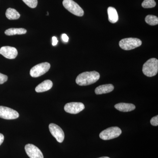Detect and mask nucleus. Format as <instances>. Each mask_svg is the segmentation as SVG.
<instances>
[{
    "mask_svg": "<svg viewBox=\"0 0 158 158\" xmlns=\"http://www.w3.org/2000/svg\"><path fill=\"white\" fill-rule=\"evenodd\" d=\"M99 73L96 71L85 72L80 74L76 82L80 86H87L94 84L100 78Z\"/></svg>",
    "mask_w": 158,
    "mask_h": 158,
    "instance_id": "f257e3e1",
    "label": "nucleus"
},
{
    "mask_svg": "<svg viewBox=\"0 0 158 158\" xmlns=\"http://www.w3.org/2000/svg\"><path fill=\"white\" fill-rule=\"evenodd\" d=\"M142 72L148 77L156 76L158 72V59L155 58L148 59L143 65Z\"/></svg>",
    "mask_w": 158,
    "mask_h": 158,
    "instance_id": "f03ea898",
    "label": "nucleus"
},
{
    "mask_svg": "<svg viewBox=\"0 0 158 158\" xmlns=\"http://www.w3.org/2000/svg\"><path fill=\"white\" fill-rule=\"evenodd\" d=\"M142 44L141 40L137 38H127L122 39L119 42V47L124 50L134 49Z\"/></svg>",
    "mask_w": 158,
    "mask_h": 158,
    "instance_id": "7ed1b4c3",
    "label": "nucleus"
},
{
    "mask_svg": "<svg viewBox=\"0 0 158 158\" xmlns=\"http://www.w3.org/2000/svg\"><path fill=\"white\" fill-rule=\"evenodd\" d=\"M62 4L64 8L73 14L80 17L84 15V10L73 0H64Z\"/></svg>",
    "mask_w": 158,
    "mask_h": 158,
    "instance_id": "20e7f679",
    "label": "nucleus"
},
{
    "mask_svg": "<svg viewBox=\"0 0 158 158\" xmlns=\"http://www.w3.org/2000/svg\"><path fill=\"white\" fill-rule=\"evenodd\" d=\"M121 133V130L119 127H113L103 131L100 134L99 137L102 140H111L117 138L120 135Z\"/></svg>",
    "mask_w": 158,
    "mask_h": 158,
    "instance_id": "39448f33",
    "label": "nucleus"
},
{
    "mask_svg": "<svg viewBox=\"0 0 158 158\" xmlns=\"http://www.w3.org/2000/svg\"><path fill=\"white\" fill-rule=\"evenodd\" d=\"M51 65L48 62L40 63L34 66L30 71V75L33 77H38L48 71Z\"/></svg>",
    "mask_w": 158,
    "mask_h": 158,
    "instance_id": "423d86ee",
    "label": "nucleus"
},
{
    "mask_svg": "<svg viewBox=\"0 0 158 158\" xmlns=\"http://www.w3.org/2000/svg\"><path fill=\"white\" fill-rule=\"evenodd\" d=\"M17 111L11 108L0 106V118L6 119H16L19 117Z\"/></svg>",
    "mask_w": 158,
    "mask_h": 158,
    "instance_id": "0eeeda50",
    "label": "nucleus"
},
{
    "mask_svg": "<svg viewBox=\"0 0 158 158\" xmlns=\"http://www.w3.org/2000/svg\"><path fill=\"white\" fill-rule=\"evenodd\" d=\"M50 131L58 142L62 143L65 138V135L63 130L60 127L54 123H51L49 125Z\"/></svg>",
    "mask_w": 158,
    "mask_h": 158,
    "instance_id": "6e6552de",
    "label": "nucleus"
},
{
    "mask_svg": "<svg viewBox=\"0 0 158 158\" xmlns=\"http://www.w3.org/2000/svg\"><path fill=\"white\" fill-rule=\"evenodd\" d=\"M84 104L81 102H70L65 104L64 110L70 114H77L85 109Z\"/></svg>",
    "mask_w": 158,
    "mask_h": 158,
    "instance_id": "1a4fd4ad",
    "label": "nucleus"
},
{
    "mask_svg": "<svg viewBox=\"0 0 158 158\" xmlns=\"http://www.w3.org/2000/svg\"><path fill=\"white\" fill-rule=\"evenodd\" d=\"M25 149L27 155L30 158H44L41 151L34 144H27L25 147Z\"/></svg>",
    "mask_w": 158,
    "mask_h": 158,
    "instance_id": "9d476101",
    "label": "nucleus"
},
{
    "mask_svg": "<svg viewBox=\"0 0 158 158\" xmlns=\"http://www.w3.org/2000/svg\"><path fill=\"white\" fill-rule=\"evenodd\" d=\"M0 54L8 59H14L17 57L18 51L14 47L4 46L0 49Z\"/></svg>",
    "mask_w": 158,
    "mask_h": 158,
    "instance_id": "9b49d317",
    "label": "nucleus"
},
{
    "mask_svg": "<svg viewBox=\"0 0 158 158\" xmlns=\"http://www.w3.org/2000/svg\"><path fill=\"white\" fill-rule=\"evenodd\" d=\"M52 86L53 83L52 81L49 80H45L37 85L35 88V90L38 93L45 92L50 90Z\"/></svg>",
    "mask_w": 158,
    "mask_h": 158,
    "instance_id": "f8f14e48",
    "label": "nucleus"
},
{
    "mask_svg": "<svg viewBox=\"0 0 158 158\" xmlns=\"http://www.w3.org/2000/svg\"><path fill=\"white\" fill-rule=\"evenodd\" d=\"M115 108L118 111L123 112H128L135 109V106L133 104L119 103L115 105Z\"/></svg>",
    "mask_w": 158,
    "mask_h": 158,
    "instance_id": "ddd939ff",
    "label": "nucleus"
},
{
    "mask_svg": "<svg viewBox=\"0 0 158 158\" xmlns=\"http://www.w3.org/2000/svg\"><path fill=\"white\" fill-rule=\"evenodd\" d=\"M114 86L112 84L100 85L95 89V93L96 94L110 93L114 90Z\"/></svg>",
    "mask_w": 158,
    "mask_h": 158,
    "instance_id": "4468645a",
    "label": "nucleus"
},
{
    "mask_svg": "<svg viewBox=\"0 0 158 158\" xmlns=\"http://www.w3.org/2000/svg\"><path fill=\"white\" fill-rule=\"evenodd\" d=\"M108 19L112 23H115L118 21V16L117 11L115 8L109 7L107 9Z\"/></svg>",
    "mask_w": 158,
    "mask_h": 158,
    "instance_id": "2eb2a0df",
    "label": "nucleus"
},
{
    "mask_svg": "<svg viewBox=\"0 0 158 158\" xmlns=\"http://www.w3.org/2000/svg\"><path fill=\"white\" fill-rule=\"evenodd\" d=\"M6 15L9 19L15 20L19 18L20 15L15 9L9 8L6 10Z\"/></svg>",
    "mask_w": 158,
    "mask_h": 158,
    "instance_id": "dca6fc26",
    "label": "nucleus"
},
{
    "mask_svg": "<svg viewBox=\"0 0 158 158\" xmlns=\"http://www.w3.org/2000/svg\"><path fill=\"white\" fill-rule=\"evenodd\" d=\"M27 31L26 29L23 28H10L6 30L5 33L8 36H12V35H21V34H25L27 33Z\"/></svg>",
    "mask_w": 158,
    "mask_h": 158,
    "instance_id": "f3484780",
    "label": "nucleus"
},
{
    "mask_svg": "<svg viewBox=\"0 0 158 158\" xmlns=\"http://www.w3.org/2000/svg\"><path fill=\"white\" fill-rule=\"evenodd\" d=\"M145 21L150 25H156L158 24V18L153 15H148L145 17Z\"/></svg>",
    "mask_w": 158,
    "mask_h": 158,
    "instance_id": "a211bd4d",
    "label": "nucleus"
},
{
    "mask_svg": "<svg viewBox=\"0 0 158 158\" xmlns=\"http://www.w3.org/2000/svg\"><path fill=\"white\" fill-rule=\"evenodd\" d=\"M141 6L144 8L148 9L155 7L156 3L154 0H144L142 2Z\"/></svg>",
    "mask_w": 158,
    "mask_h": 158,
    "instance_id": "6ab92c4d",
    "label": "nucleus"
},
{
    "mask_svg": "<svg viewBox=\"0 0 158 158\" xmlns=\"http://www.w3.org/2000/svg\"><path fill=\"white\" fill-rule=\"evenodd\" d=\"M26 5L31 8H36L37 6L38 1L37 0H22Z\"/></svg>",
    "mask_w": 158,
    "mask_h": 158,
    "instance_id": "aec40b11",
    "label": "nucleus"
},
{
    "mask_svg": "<svg viewBox=\"0 0 158 158\" xmlns=\"http://www.w3.org/2000/svg\"><path fill=\"white\" fill-rule=\"evenodd\" d=\"M8 79V77L7 76L0 73V85H2L7 81Z\"/></svg>",
    "mask_w": 158,
    "mask_h": 158,
    "instance_id": "412c9836",
    "label": "nucleus"
},
{
    "mask_svg": "<svg viewBox=\"0 0 158 158\" xmlns=\"http://www.w3.org/2000/svg\"><path fill=\"white\" fill-rule=\"evenodd\" d=\"M151 124L154 126H157L158 125V116L157 115L151 118L150 120Z\"/></svg>",
    "mask_w": 158,
    "mask_h": 158,
    "instance_id": "4be33fe9",
    "label": "nucleus"
},
{
    "mask_svg": "<svg viewBox=\"0 0 158 158\" xmlns=\"http://www.w3.org/2000/svg\"><path fill=\"white\" fill-rule=\"evenodd\" d=\"M62 40H63L64 42H68L69 40V37L66 34H62Z\"/></svg>",
    "mask_w": 158,
    "mask_h": 158,
    "instance_id": "5701e85b",
    "label": "nucleus"
},
{
    "mask_svg": "<svg viewBox=\"0 0 158 158\" xmlns=\"http://www.w3.org/2000/svg\"><path fill=\"white\" fill-rule=\"evenodd\" d=\"M58 40H57L56 37H52V45L56 46V45L58 44Z\"/></svg>",
    "mask_w": 158,
    "mask_h": 158,
    "instance_id": "b1692460",
    "label": "nucleus"
},
{
    "mask_svg": "<svg viewBox=\"0 0 158 158\" xmlns=\"http://www.w3.org/2000/svg\"><path fill=\"white\" fill-rule=\"evenodd\" d=\"M4 136L2 134L0 133V145H1L4 141Z\"/></svg>",
    "mask_w": 158,
    "mask_h": 158,
    "instance_id": "393cba45",
    "label": "nucleus"
},
{
    "mask_svg": "<svg viewBox=\"0 0 158 158\" xmlns=\"http://www.w3.org/2000/svg\"><path fill=\"white\" fill-rule=\"evenodd\" d=\"M98 158H110L108 157L105 156V157H102Z\"/></svg>",
    "mask_w": 158,
    "mask_h": 158,
    "instance_id": "a878e982",
    "label": "nucleus"
},
{
    "mask_svg": "<svg viewBox=\"0 0 158 158\" xmlns=\"http://www.w3.org/2000/svg\"><path fill=\"white\" fill-rule=\"evenodd\" d=\"M49 15L48 12H47V15Z\"/></svg>",
    "mask_w": 158,
    "mask_h": 158,
    "instance_id": "bb28decb",
    "label": "nucleus"
}]
</instances>
